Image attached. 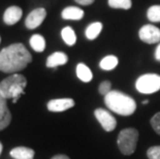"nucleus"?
I'll return each instance as SVG.
<instances>
[{"label":"nucleus","mask_w":160,"mask_h":159,"mask_svg":"<svg viewBox=\"0 0 160 159\" xmlns=\"http://www.w3.org/2000/svg\"><path fill=\"white\" fill-rule=\"evenodd\" d=\"M31 61V54L23 43H12L0 51V72L17 73Z\"/></svg>","instance_id":"f257e3e1"},{"label":"nucleus","mask_w":160,"mask_h":159,"mask_svg":"<svg viewBox=\"0 0 160 159\" xmlns=\"http://www.w3.org/2000/svg\"><path fill=\"white\" fill-rule=\"evenodd\" d=\"M104 102L112 112L121 116H130L137 110V102L133 98L120 91H111L104 96Z\"/></svg>","instance_id":"f03ea898"},{"label":"nucleus","mask_w":160,"mask_h":159,"mask_svg":"<svg viewBox=\"0 0 160 159\" xmlns=\"http://www.w3.org/2000/svg\"><path fill=\"white\" fill-rule=\"evenodd\" d=\"M27 86L26 77L19 73H13L1 81L0 83V93L5 99H12L16 103L21 95L24 94V89Z\"/></svg>","instance_id":"7ed1b4c3"},{"label":"nucleus","mask_w":160,"mask_h":159,"mask_svg":"<svg viewBox=\"0 0 160 159\" xmlns=\"http://www.w3.org/2000/svg\"><path fill=\"white\" fill-rule=\"evenodd\" d=\"M138 140V131L135 128H125L121 130L118 135L117 144L121 153L124 155H131L137 149Z\"/></svg>","instance_id":"20e7f679"},{"label":"nucleus","mask_w":160,"mask_h":159,"mask_svg":"<svg viewBox=\"0 0 160 159\" xmlns=\"http://www.w3.org/2000/svg\"><path fill=\"white\" fill-rule=\"evenodd\" d=\"M135 88L139 93L152 94L160 90V76L156 73L142 74L135 82Z\"/></svg>","instance_id":"39448f33"},{"label":"nucleus","mask_w":160,"mask_h":159,"mask_svg":"<svg viewBox=\"0 0 160 159\" xmlns=\"http://www.w3.org/2000/svg\"><path fill=\"white\" fill-rule=\"evenodd\" d=\"M138 36L142 42L149 45L157 43L160 42V29L154 25H144L139 29Z\"/></svg>","instance_id":"423d86ee"},{"label":"nucleus","mask_w":160,"mask_h":159,"mask_svg":"<svg viewBox=\"0 0 160 159\" xmlns=\"http://www.w3.org/2000/svg\"><path fill=\"white\" fill-rule=\"evenodd\" d=\"M94 115H95V117H96L97 121L100 123L101 126H102L103 129L105 131H108V132L113 131L116 128V126H117V121H116L115 117L107 110L97 109V110H95Z\"/></svg>","instance_id":"0eeeda50"},{"label":"nucleus","mask_w":160,"mask_h":159,"mask_svg":"<svg viewBox=\"0 0 160 159\" xmlns=\"http://www.w3.org/2000/svg\"><path fill=\"white\" fill-rule=\"evenodd\" d=\"M47 16V12L43 7L35 8L27 16L25 20V25L28 29H35L42 25V23L45 21Z\"/></svg>","instance_id":"6e6552de"},{"label":"nucleus","mask_w":160,"mask_h":159,"mask_svg":"<svg viewBox=\"0 0 160 159\" xmlns=\"http://www.w3.org/2000/svg\"><path fill=\"white\" fill-rule=\"evenodd\" d=\"M74 107V100L72 98H58L50 100L47 104L48 110L54 113L65 112Z\"/></svg>","instance_id":"1a4fd4ad"},{"label":"nucleus","mask_w":160,"mask_h":159,"mask_svg":"<svg viewBox=\"0 0 160 159\" xmlns=\"http://www.w3.org/2000/svg\"><path fill=\"white\" fill-rule=\"evenodd\" d=\"M22 15H23V12L21 7H19V6H9L4 12L3 21L8 26L15 25L16 23H18L20 20H21Z\"/></svg>","instance_id":"9d476101"},{"label":"nucleus","mask_w":160,"mask_h":159,"mask_svg":"<svg viewBox=\"0 0 160 159\" xmlns=\"http://www.w3.org/2000/svg\"><path fill=\"white\" fill-rule=\"evenodd\" d=\"M0 93V130L5 129L12 122V114L8 107V102Z\"/></svg>","instance_id":"9b49d317"},{"label":"nucleus","mask_w":160,"mask_h":159,"mask_svg":"<svg viewBox=\"0 0 160 159\" xmlns=\"http://www.w3.org/2000/svg\"><path fill=\"white\" fill-rule=\"evenodd\" d=\"M68 61V57L63 52H55L50 55L47 59V67L54 68V67L64 65Z\"/></svg>","instance_id":"f8f14e48"},{"label":"nucleus","mask_w":160,"mask_h":159,"mask_svg":"<svg viewBox=\"0 0 160 159\" xmlns=\"http://www.w3.org/2000/svg\"><path fill=\"white\" fill-rule=\"evenodd\" d=\"M61 17L64 20H74V21H78V20L83 19L84 11L77 7V6H68V7H65L62 11Z\"/></svg>","instance_id":"ddd939ff"},{"label":"nucleus","mask_w":160,"mask_h":159,"mask_svg":"<svg viewBox=\"0 0 160 159\" xmlns=\"http://www.w3.org/2000/svg\"><path fill=\"white\" fill-rule=\"evenodd\" d=\"M34 155V151L27 147H17L11 151V156L13 159H33Z\"/></svg>","instance_id":"4468645a"},{"label":"nucleus","mask_w":160,"mask_h":159,"mask_svg":"<svg viewBox=\"0 0 160 159\" xmlns=\"http://www.w3.org/2000/svg\"><path fill=\"white\" fill-rule=\"evenodd\" d=\"M76 72H77L78 77L84 83H89L92 80V77H93V74H92V72L90 70V68L84 63L78 64Z\"/></svg>","instance_id":"2eb2a0df"},{"label":"nucleus","mask_w":160,"mask_h":159,"mask_svg":"<svg viewBox=\"0 0 160 159\" xmlns=\"http://www.w3.org/2000/svg\"><path fill=\"white\" fill-rule=\"evenodd\" d=\"M31 48L35 51V52H43L46 49V39L45 37L40 34H34L31 36V38L29 40Z\"/></svg>","instance_id":"dca6fc26"},{"label":"nucleus","mask_w":160,"mask_h":159,"mask_svg":"<svg viewBox=\"0 0 160 159\" xmlns=\"http://www.w3.org/2000/svg\"><path fill=\"white\" fill-rule=\"evenodd\" d=\"M101 30H102V24L100 22H95L87 27L85 34H86V37L89 40H93L97 38V36L100 34Z\"/></svg>","instance_id":"f3484780"},{"label":"nucleus","mask_w":160,"mask_h":159,"mask_svg":"<svg viewBox=\"0 0 160 159\" xmlns=\"http://www.w3.org/2000/svg\"><path fill=\"white\" fill-rule=\"evenodd\" d=\"M119 60L116 56L114 55H108L101 60L99 63V66L101 69L103 70H113L116 68V66L118 65Z\"/></svg>","instance_id":"a211bd4d"},{"label":"nucleus","mask_w":160,"mask_h":159,"mask_svg":"<svg viewBox=\"0 0 160 159\" xmlns=\"http://www.w3.org/2000/svg\"><path fill=\"white\" fill-rule=\"evenodd\" d=\"M61 36H62V39L67 46H73L77 42L76 33H74L71 27H64L62 31H61Z\"/></svg>","instance_id":"6ab92c4d"},{"label":"nucleus","mask_w":160,"mask_h":159,"mask_svg":"<svg viewBox=\"0 0 160 159\" xmlns=\"http://www.w3.org/2000/svg\"><path fill=\"white\" fill-rule=\"evenodd\" d=\"M147 17L149 21L153 23L160 22V5H153L149 7L147 12Z\"/></svg>","instance_id":"aec40b11"},{"label":"nucleus","mask_w":160,"mask_h":159,"mask_svg":"<svg viewBox=\"0 0 160 159\" xmlns=\"http://www.w3.org/2000/svg\"><path fill=\"white\" fill-rule=\"evenodd\" d=\"M108 5L113 8L129 9L131 7V0H108Z\"/></svg>","instance_id":"412c9836"},{"label":"nucleus","mask_w":160,"mask_h":159,"mask_svg":"<svg viewBox=\"0 0 160 159\" xmlns=\"http://www.w3.org/2000/svg\"><path fill=\"white\" fill-rule=\"evenodd\" d=\"M148 159H160V146L150 147L147 151Z\"/></svg>","instance_id":"4be33fe9"},{"label":"nucleus","mask_w":160,"mask_h":159,"mask_svg":"<svg viewBox=\"0 0 160 159\" xmlns=\"http://www.w3.org/2000/svg\"><path fill=\"white\" fill-rule=\"evenodd\" d=\"M150 122H151L152 128L154 129L155 132L160 135V112L159 113H156L154 116L151 118Z\"/></svg>","instance_id":"5701e85b"},{"label":"nucleus","mask_w":160,"mask_h":159,"mask_svg":"<svg viewBox=\"0 0 160 159\" xmlns=\"http://www.w3.org/2000/svg\"><path fill=\"white\" fill-rule=\"evenodd\" d=\"M99 93L101 95L105 96L107 94H108L112 91V83L110 81H103L102 83H100L99 85Z\"/></svg>","instance_id":"b1692460"},{"label":"nucleus","mask_w":160,"mask_h":159,"mask_svg":"<svg viewBox=\"0 0 160 159\" xmlns=\"http://www.w3.org/2000/svg\"><path fill=\"white\" fill-rule=\"evenodd\" d=\"M74 1L81 5H90L94 2V0H74Z\"/></svg>","instance_id":"393cba45"},{"label":"nucleus","mask_w":160,"mask_h":159,"mask_svg":"<svg viewBox=\"0 0 160 159\" xmlns=\"http://www.w3.org/2000/svg\"><path fill=\"white\" fill-rule=\"evenodd\" d=\"M155 59L160 62V43L157 46V48L155 50Z\"/></svg>","instance_id":"a878e982"},{"label":"nucleus","mask_w":160,"mask_h":159,"mask_svg":"<svg viewBox=\"0 0 160 159\" xmlns=\"http://www.w3.org/2000/svg\"><path fill=\"white\" fill-rule=\"evenodd\" d=\"M51 159H70L68 156L66 155H63V154H59V155H55L54 157H52Z\"/></svg>","instance_id":"bb28decb"},{"label":"nucleus","mask_w":160,"mask_h":159,"mask_svg":"<svg viewBox=\"0 0 160 159\" xmlns=\"http://www.w3.org/2000/svg\"><path fill=\"white\" fill-rule=\"evenodd\" d=\"M2 150H3V146H2L1 142H0V155H1V153H2Z\"/></svg>","instance_id":"cd10ccee"},{"label":"nucleus","mask_w":160,"mask_h":159,"mask_svg":"<svg viewBox=\"0 0 160 159\" xmlns=\"http://www.w3.org/2000/svg\"><path fill=\"white\" fill-rule=\"evenodd\" d=\"M149 103V100L146 99V100H142V104H148Z\"/></svg>","instance_id":"c85d7f7f"},{"label":"nucleus","mask_w":160,"mask_h":159,"mask_svg":"<svg viewBox=\"0 0 160 159\" xmlns=\"http://www.w3.org/2000/svg\"><path fill=\"white\" fill-rule=\"evenodd\" d=\"M0 42H1V38H0Z\"/></svg>","instance_id":"c756f323"}]
</instances>
